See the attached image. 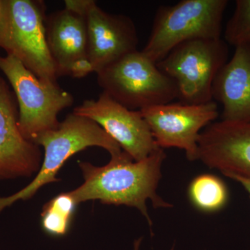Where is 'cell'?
I'll return each mask as SVG.
<instances>
[{
    "label": "cell",
    "mask_w": 250,
    "mask_h": 250,
    "mask_svg": "<svg viewBox=\"0 0 250 250\" xmlns=\"http://www.w3.org/2000/svg\"><path fill=\"white\" fill-rule=\"evenodd\" d=\"M166 157L164 149L159 148L146 159L139 161L123 152L120 156L111 157L109 162L104 166L79 162L84 182L69 193L77 205L99 200L105 205L134 207L152 228L147 201H151L154 208L172 207L157 193L161 167Z\"/></svg>",
    "instance_id": "1"
},
{
    "label": "cell",
    "mask_w": 250,
    "mask_h": 250,
    "mask_svg": "<svg viewBox=\"0 0 250 250\" xmlns=\"http://www.w3.org/2000/svg\"><path fill=\"white\" fill-rule=\"evenodd\" d=\"M33 143L45 149L44 161L35 179L9 197H0V212L18 200L34 196L43 186L57 182L59 171L72 156L93 146L106 149L111 157L121 155L123 149L95 122L72 113L58 127L39 135Z\"/></svg>",
    "instance_id": "2"
},
{
    "label": "cell",
    "mask_w": 250,
    "mask_h": 250,
    "mask_svg": "<svg viewBox=\"0 0 250 250\" xmlns=\"http://www.w3.org/2000/svg\"><path fill=\"white\" fill-rule=\"evenodd\" d=\"M228 0H182L156 11L152 31L142 52L160 62L177 45L196 39H219Z\"/></svg>",
    "instance_id": "3"
},
{
    "label": "cell",
    "mask_w": 250,
    "mask_h": 250,
    "mask_svg": "<svg viewBox=\"0 0 250 250\" xmlns=\"http://www.w3.org/2000/svg\"><path fill=\"white\" fill-rule=\"evenodd\" d=\"M97 75L103 92L129 109L141 111L178 98L174 81L142 51L126 54Z\"/></svg>",
    "instance_id": "4"
},
{
    "label": "cell",
    "mask_w": 250,
    "mask_h": 250,
    "mask_svg": "<svg viewBox=\"0 0 250 250\" xmlns=\"http://www.w3.org/2000/svg\"><path fill=\"white\" fill-rule=\"evenodd\" d=\"M0 70L11 85L18 105V126L33 142L42 133L58 127V115L73 104L74 98L58 83L47 82L11 54L0 57Z\"/></svg>",
    "instance_id": "5"
},
{
    "label": "cell",
    "mask_w": 250,
    "mask_h": 250,
    "mask_svg": "<svg viewBox=\"0 0 250 250\" xmlns=\"http://www.w3.org/2000/svg\"><path fill=\"white\" fill-rule=\"evenodd\" d=\"M228 55L221 39H196L177 45L156 64L174 81L182 103H207L213 101V82Z\"/></svg>",
    "instance_id": "6"
},
{
    "label": "cell",
    "mask_w": 250,
    "mask_h": 250,
    "mask_svg": "<svg viewBox=\"0 0 250 250\" xmlns=\"http://www.w3.org/2000/svg\"><path fill=\"white\" fill-rule=\"evenodd\" d=\"M11 23L2 48L41 80L57 83L45 34V4L41 0H9Z\"/></svg>",
    "instance_id": "7"
},
{
    "label": "cell",
    "mask_w": 250,
    "mask_h": 250,
    "mask_svg": "<svg viewBox=\"0 0 250 250\" xmlns=\"http://www.w3.org/2000/svg\"><path fill=\"white\" fill-rule=\"evenodd\" d=\"M140 111L158 147L183 149L189 161L197 160L200 135L219 115L214 101L202 104L172 102Z\"/></svg>",
    "instance_id": "8"
},
{
    "label": "cell",
    "mask_w": 250,
    "mask_h": 250,
    "mask_svg": "<svg viewBox=\"0 0 250 250\" xmlns=\"http://www.w3.org/2000/svg\"><path fill=\"white\" fill-rule=\"evenodd\" d=\"M72 113L95 122L134 161L146 159L159 148L141 111L129 109L103 92L85 100Z\"/></svg>",
    "instance_id": "9"
},
{
    "label": "cell",
    "mask_w": 250,
    "mask_h": 250,
    "mask_svg": "<svg viewBox=\"0 0 250 250\" xmlns=\"http://www.w3.org/2000/svg\"><path fill=\"white\" fill-rule=\"evenodd\" d=\"M87 27V57L95 72L137 50L139 37L128 16L103 11L90 0L84 14Z\"/></svg>",
    "instance_id": "10"
},
{
    "label": "cell",
    "mask_w": 250,
    "mask_h": 250,
    "mask_svg": "<svg viewBox=\"0 0 250 250\" xmlns=\"http://www.w3.org/2000/svg\"><path fill=\"white\" fill-rule=\"evenodd\" d=\"M197 160L222 174L250 179V123H210L200 135Z\"/></svg>",
    "instance_id": "11"
},
{
    "label": "cell",
    "mask_w": 250,
    "mask_h": 250,
    "mask_svg": "<svg viewBox=\"0 0 250 250\" xmlns=\"http://www.w3.org/2000/svg\"><path fill=\"white\" fill-rule=\"evenodd\" d=\"M41 162L40 148L21 134L14 93L0 77V178L29 177Z\"/></svg>",
    "instance_id": "12"
},
{
    "label": "cell",
    "mask_w": 250,
    "mask_h": 250,
    "mask_svg": "<svg viewBox=\"0 0 250 250\" xmlns=\"http://www.w3.org/2000/svg\"><path fill=\"white\" fill-rule=\"evenodd\" d=\"M235 47L215 77L212 96L223 105L222 121L250 123V47Z\"/></svg>",
    "instance_id": "13"
},
{
    "label": "cell",
    "mask_w": 250,
    "mask_h": 250,
    "mask_svg": "<svg viewBox=\"0 0 250 250\" xmlns=\"http://www.w3.org/2000/svg\"><path fill=\"white\" fill-rule=\"evenodd\" d=\"M45 34L57 77L70 75L75 62L88 59L84 16L66 9L52 13L46 17Z\"/></svg>",
    "instance_id": "14"
},
{
    "label": "cell",
    "mask_w": 250,
    "mask_h": 250,
    "mask_svg": "<svg viewBox=\"0 0 250 250\" xmlns=\"http://www.w3.org/2000/svg\"><path fill=\"white\" fill-rule=\"evenodd\" d=\"M188 197L197 209L211 213L222 209L228 204L229 192L227 186L219 177L204 174L190 182Z\"/></svg>",
    "instance_id": "15"
},
{
    "label": "cell",
    "mask_w": 250,
    "mask_h": 250,
    "mask_svg": "<svg viewBox=\"0 0 250 250\" xmlns=\"http://www.w3.org/2000/svg\"><path fill=\"white\" fill-rule=\"evenodd\" d=\"M78 205L69 192H62L44 205L41 225L44 231L53 236H65L69 231Z\"/></svg>",
    "instance_id": "16"
},
{
    "label": "cell",
    "mask_w": 250,
    "mask_h": 250,
    "mask_svg": "<svg viewBox=\"0 0 250 250\" xmlns=\"http://www.w3.org/2000/svg\"><path fill=\"white\" fill-rule=\"evenodd\" d=\"M225 38L235 47H250V0H237L234 12L225 28Z\"/></svg>",
    "instance_id": "17"
},
{
    "label": "cell",
    "mask_w": 250,
    "mask_h": 250,
    "mask_svg": "<svg viewBox=\"0 0 250 250\" xmlns=\"http://www.w3.org/2000/svg\"><path fill=\"white\" fill-rule=\"evenodd\" d=\"M11 12L9 0H0V47L2 48L9 34Z\"/></svg>",
    "instance_id": "18"
},
{
    "label": "cell",
    "mask_w": 250,
    "mask_h": 250,
    "mask_svg": "<svg viewBox=\"0 0 250 250\" xmlns=\"http://www.w3.org/2000/svg\"><path fill=\"white\" fill-rule=\"evenodd\" d=\"M93 67L88 59L77 61L70 67V75L75 78H82L93 72Z\"/></svg>",
    "instance_id": "19"
},
{
    "label": "cell",
    "mask_w": 250,
    "mask_h": 250,
    "mask_svg": "<svg viewBox=\"0 0 250 250\" xmlns=\"http://www.w3.org/2000/svg\"><path fill=\"white\" fill-rule=\"evenodd\" d=\"M224 175L241 184L242 187L244 188L247 192L249 193L250 197V179L246 178V177H241V176L236 175V174H225Z\"/></svg>",
    "instance_id": "20"
},
{
    "label": "cell",
    "mask_w": 250,
    "mask_h": 250,
    "mask_svg": "<svg viewBox=\"0 0 250 250\" xmlns=\"http://www.w3.org/2000/svg\"><path fill=\"white\" fill-rule=\"evenodd\" d=\"M141 241H142V238H139V239L136 240L134 241V250H140V246H141Z\"/></svg>",
    "instance_id": "21"
}]
</instances>
